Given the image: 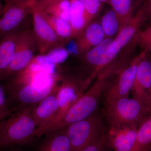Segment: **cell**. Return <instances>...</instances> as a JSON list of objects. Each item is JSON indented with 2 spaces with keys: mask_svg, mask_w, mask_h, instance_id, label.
I'll return each instance as SVG.
<instances>
[{
  "mask_svg": "<svg viewBox=\"0 0 151 151\" xmlns=\"http://www.w3.org/2000/svg\"><path fill=\"white\" fill-rule=\"evenodd\" d=\"M22 31L17 30L0 38V75L12 61L17 40Z\"/></svg>",
  "mask_w": 151,
  "mask_h": 151,
  "instance_id": "cell-17",
  "label": "cell"
},
{
  "mask_svg": "<svg viewBox=\"0 0 151 151\" xmlns=\"http://www.w3.org/2000/svg\"><path fill=\"white\" fill-rule=\"evenodd\" d=\"M100 24L106 38H111L119 32L120 26L119 20L113 9L105 13L102 17Z\"/></svg>",
  "mask_w": 151,
  "mask_h": 151,
  "instance_id": "cell-24",
  "label": "cell"
},
{
  "mask_svg": "<svg viewBox=\"0 0 151 151\" xmlns=\"http://www.w3.org/2000/svg\"><path fill=\"white\" fill-rule=\"evenodd\" d=\"M4 8V6L0 2V17H1V15L2 14Z\"/></svg>",
  "mask_w": 151,
  "mask_h": 151,
  "instance_id": "cell-32",
  "label": "cell"
},
{
  "mask_svg": "<svg viewBox=\"0 0 151 151\" xmlns=\"http://www.w3.org/2000/svg\"><path fill=\"white\" fill-rule=\"evenodd\" d=\"M0 151H19L16 150H14L12 148H7L5 149H3V150H0Z\"/></svg>",
  "mask_w": 151,
  "mask_h": 151,
  "instance_id": "cell-33",
  "label": "cell"
},
{
  "mask_svg": "<svg viewBox=\"0 0 151 151\" xmlns=\"http://www.w3.org/2000/svg\"><path fill=\"white\" fill-rule=\"evenodd\" d=\"M150 150L149 149L148 146V147H146L145 148V149H143V150H142L141 151H150Z\"/></svg>",
  "mask_w": 151,
  "mask_h": 151,
  "instance_id": "cell-35",
  "label": "cell"
},
{
  "mask_svg": "<svg viewBox=\"0 0 151 151\" xmlns=\"http://www.w3.org/2000/svg\"><path fill=\"white\" fill-rule=\"evenodd\" d=\"M84 8V19L87 25L100 13L102 4L99 0H79Z\"/></svg>",
  "mask_w": 151,
  "mask_h": 151,
  "instance_id": "cell-26",
  "label": "cell"
},
{
  "mask_svg": "<svg viewBox=\"0 0 151 151\" xmlns=\"http://www.w3.org/2000/svg\"><path fill=\"white\" fill-rule=\"evenodd\" d=\"M38 151H71V145L64 128L46 135Z\"/></svg>",
  "mask_w": 151,
  "mask_h": 151,
  "instance_id": "cell-18",
  "label": "cell"
},
{
  "mask_svg": "<svg viewBox=\"0 0 151 151\" xmlns=\"http://www.w3.org/2000/svg\"><path fill=\"white\" fill-rule=\"evenodd\" d=\"M70 140L71 151H79L105 131L102 118L93 114L64 128Z\"/></svg>",
  "mask_w": 151,
  "mask_h": 151,
  "instance_id": "cell-5",
  "label": "cell"
},
{
  "mask_svg": "<svg viewBox=\"0 0 151 151\" xmlns=\"http://www.w3.org/2000/svg\"><path fill=\"white\" fill-rule=\"evenodd\" d=\"M148 147L149 149H150V150H151V144H150V145H149Z\"/></svg>",
  "mask_w": 151,
  "mask_h": 151,
  "instance_id": "cell-37",
  "label": "cell"
},
{
  "mask_svg": "<svg viewBox=\"0 0 151 151\" xmlns=\"http://www.w3.org/2000/svg\"><path fill=\"white\" fill-rule=\"evenodd\" d=\"M151 86V62L146 56L139 63L131 91L134 98L149 108V94Z\"/></svg>",
  "mask_w": 151,
  "mask_h": 151,
  "instance_id": "cell-14",
  "label": "cell"
},
{
  "mask_svg": "<svg viewBox=\"0 0 151 151\" xmlns=\"http://www.w3.org/2000/svg\"><path fill=\"white\" fill-rule=\"evenodd\" d=\"M137 41L147 50L151 48V26L144 30H139L137 35Z\"/></svg>",
  "mask_w": 151,
  "mask_h": 151,
  "instance_id": "cell-29",
  "label": "cell"
},
{
  "mask_svg": "<svg viewBox=\"0 0 151 151\" xmlns=\"http://www.w3.org/2000/svg\"><path fill=\"white\" fill-rule=\"evenodd\" d=\"M149 108L151 109V86L149 94Z\"/></svg>",
  "mask_w": 151,
  "mask_h": 151,
  "instance_id": "cell-34",
  "label": "cell"
},
{
  "mask_svg": "<svg viewBox=\"0 0 151 151\" xmlns=\"http://www.w3.org/2000/svg\"><path fill=\"white\" fill-rule=\"evenodd\" d=\"M35 0H9L5 2L0 17V37L19 30L28 14H31ZM0 37V38H1Z\"/></svg>",
  "mask_w": 151,
  "mask_h": 151,
  "instance_id": "cell-7",
  "label": "cell"
},
{
  "mask_svg": "<svg viewBox=\"0 0 151 151\" xmlns=\"http://www.w3.org/2000/svg\"><path fill=\"white\" fill-rule=\"evenodd\" d=\"M101 2L107 3L109 4V0H99Z\"/></svg>",
  "mask_w": 151,
  "mask_h": 151,
  "instance_id": "cell-36",
  "label": "cell"
},
{
  "mask_svg": "<svg viewBox=\"0 0 151 151\" xmlns=\"http://www.w3.org/2000/svg\"><path fill=\"white\" fill-rule=\"evenodd\" d=\"M31 14L33 24V32L40 54H46L55 47L64 45L65 42L55 32L44 17L41 9L35 4Z\"/></svg>",
  "mask_w": 151,
  "mask_h": 151,
  "instance_id": "cell-8",
  "label": "cell"
},
{
  "mask_svg": "<svg viewBox=\"0 0 151 151\" xmlns=\"http://www.w3.org/2000/svg\"><path fill=\"white\" fill-rule=\"evenodd\" d=\"M151 144V115L137 130L134 144L131 151H141Z\"/></svg>",
  "mask_w": 151,
  "mask_h": 151,
  "instance_id": "cell-23",
  "label": "cell"
},
{
  "mask_svg": "<svg viewBox=\"0 0 151 151\" xmlns=\"http://www.w3.org/2000/svg\"><path fill=\"white\" fill-rule=\"evenodd\" d=\"M37 49L32 29L22 30L17 40L13 59L7 69L0 75V81L8 79L27 67L35 56Z\"/></svg>",
  "mask_w": 151,
  "mask_h": 151,
  "instance_id": "cell-6",
  "label": "cell"
},
{
  "mask_svg": "<svg viewBox=\"0 0 151 151\" xmlns=\"http://www.w3.org/2000/svg\"><path fill=\"white\" fill-rule=\"evenodd\" d=\"M8 1V0H5V1Z\"/></svg>",
  "mask_w": 151,
  "mask_h": 151,
  "instance_id": "cell-38",
  "label": "cell"
},
{
  "mask_svg": "<svg viewBox=\"0 0 151 151\" xmlns=\"http://www.w3.org/2000/svg\"><path fill=\"white\" fill-rule=\"evenodd\" d=\"M113 75L108 70L105 69L101 71L91 87L68 108L58 121L37 131L38 137L63 129L94 114L101 97L111 83V78Z\"/></svg>",
  "mask_w": 151,
  "mask_h": 151,
  "instance_id": "cell-1",
  "label": "cell"
},
{
  "mask_svg": "<svg viewBox=\"0 0 151 151\" xmlns=\"http://www.w3.org/2000/svg\"><path fill=\"white\" fill-rule=\"evenodd\" d=\"M70 4L69 23L71 29V39H76L86 28V24L83 6L79 0H69Z\"/></svg>",
  "mask_w": 151,
  "mask_h": 151,
  "instance_id": "cell-19",
  "label": "cell"
},
{
  "mask_svg": "<svg viewBox=\"0 0 151 151\" xmlns=\"http://www.w3.org/2000/svg\"><path fill=\"white\" fill-rule=\"evenodd\" d=\"M146 18L148 17L151 22V0H147V3L144 6Z\"/></svg>",
  "mask_w": 151,
  "mask_h": 151,
  "instance_id": "cell-31",
  "label": "cell"
},
{
  "mask_svg": "<svg viewBox=\"0 0 151 151\" xmlns=\"http://www.w3.org/2000/svg\"><path fill=\"white\" fill-rule=\"evenodd\" d=\"M14 111L11 107L4 87L0 81V122Z\"/></svg>",
  "mask_w": 151,
  "mask_h": 151,
  "instance_id": "cell-28",
  "label": "cell"
},
{
  "mask_svg": "<svg viewBox=\"0 0 151 151\" xmlns=\"http://www.w3.org/2000/svg\"><path fill=\"white\" fill-rule=\"evenodd\" d=\"M113 40L111 38H106L101 43L83 55L84 62L92 70L89 77L86 79L89 84L102 70L113 62L108 53Z\"/></svg>",
  "mask_w": 151,
  "mask_h": 151,
  "instance_id": "cell-12",
  "label": "cell"
},
{
  "mask_svg": "<svg viewBox=\"0 0 151 151\" xmlns=\"http://www.w3.org/2000/svg\"><path fill=\"white\" fill-rule=\"evenodd\" d=\"M149 50H150V51L151 52V48Z\"/></svg>",
  "mask_w": 151,
  "mask_h": 151,
  "instance_id": "cell-39",
  "label": "cell"
},
{
  "mask_svg": "<svg viewBox=\"0 0 151 151\" xmlns=\"http://www.w3.org/2000/svg\"><path fill=\"white\" fill-rule=\"evenodd\" d=\"M70 9L69 0H65L55 3L41 9L49 15L58 17L69 22Z\"/></svg>",
  "mask_w": 151,
  "mask_h": 151,
  "instance_id": "cell-25",
  "label": "cell"
},
{
  "mask_svg": "<svg viewBox=\"0 0 151 151\" xmlns=\"http://www.w3.org/2000/svg\"><path fill=\"white\" fill-rule=\"evenodd\" d=\"M42 12L47 21L61 40L66 42L71 39V29L69 22L58 17L49 15L43 10Z\"/></svg>",
  "mask_w": 151,
  "mask_h": 151,
  "instance_id": "cell-22",
  "label": "cell"
},
{
  "mask_svg": "<svg viewBox=\"0 0 151 151\" xmlns=\"http://www.w3.org/2000/svg\"><path fill=\"white\" fill-rule=\"evenodd\" d=\"M70 53L64 45L55 47L45 54L35 56L33 60L37 63L57 65L67 59Z\"/></svg>",
  "mask_w": 151,
  "mask_h": 151,
  "instance_id": "cell-21",
  "label": "cell"
},
{
  "mask_svg": "<svg viewBox=\"0 0 151 151\" xmlns=\"http://www.w3.org/2000/svg\"><path fill=\"white\" fill-rule=\"evenodd\" d=\"M103 114L109 128L137 124L147 107L139 100L129 97L105 102Z\"/></svg>",
  "mask_w": 151,
  "mask_h": 151,
  "instance_id": "cell-4",
  "label": "cell"
},
{
  "mask_svg": "<svg viewBox=\"0 0 151 151\" xmlns=\"http://www.w3.org/2000/svg\"><path fill=\"white\" fill-rule=\"evenodd\" d=\"M79 151H112L107 139V132L104 131Z\"/></svg>",
  "mask_w": 151,
  "mask_h": 151,
  "instance_id": "cell-27",
  "label": "cell"
},
{
  "mask_svg": "<svg viewBox=\"0 0 151 151\" xmlns=\"http://www.w3.org/2000/svg\"><path fill=\"white\" fill-rule=\"evenodd\" d=\"M145 56V52H142L119 71L117 78L110 83L104 92L105 102L128 97L134 82L138 65Z\"/></svg>",
  "mask_w": 151,
  "mask_h": 151,
  "instance_id": "cell-9",
  "label": "cell"
},
{
  "mask_svg": "<svg viewBox=\"0 0 151 151\" xmlns=\"http://www.w3.org/2000/svg\"><path fill=\"white\" fill-rule=\"evenodd\" d=\"M60 78L56 74L41 71L30 83L23 86L5 89L10 104H15L16 109L39 103L50 94L59 84Z\"/></svg>",
  "mask_w": 151,
  "mask_h": 151,
  "instance_id": "cell-3",
  "label": "cell"
},
{
  "mask_svg": "<svg viewBox=\"0 0 151 151\" xmlns=\"http://www.w3.org/2000/svg\"><path fill=\"white\" fill-rule=\"evenodd\" d=\"M33 105L18 108L0 122V150L26 145L34 139L37 125L32 115Z\"/></svg>",
  "mask_w": 151,
  "mask_h": 151,
  "instance_id": "cell-2",
  "label": "cell"
},
{
  "mask_svg": "<svg viewBox=\"0 0 151 151\" xmlns=\"http://www.w3.org/2000/svg\"><path fill=\"white\" fill-rule=\"evenodd\" d=\"M63 1L65 0H35V5L43 9L52 4Z\"/></svg>",
  "mask_w": 151,
  "mask_h": 151,
  "instance_id": "cell-30",
  "label": "cell"
},
{
  "mask_svg": "<svg viewBox=\"0 0 151 151\" xmlns=\"http://www.w3.org/2000/svg\"><path fill=\"white\" fill-rule=\"evenodd\" d=\"M137 129V124L109 128L107 139L112 151H131L134 144Z\"/></svg>",
  "mask_w": 151,
  "mask_h": 151,
  "instance_id": "cell-13",
  "label": "cell"
},
{
  "mask_svg": "<svg viewBox=\"0 0 151 151\" xmlns=\"http://www.w3.org/2000/svg\"><path fill=\"white\" fill-rule=\"evenodd\" d=\"M85 79L80 81L74 79L61 78L57 87L58 98L59 102V111L55 119L51 123L43 127L37 128L41 129L50 126L59 120L73 103L81 97L89 86Z\"/></svg>",
  "mask_w": 151,
  "mask_h": 151,
  "instance_id": "cell-10",
  "label": "cell"
},
{
  "mask_svg": "<svg viewBox=\"0 0 151 151\" xmlns=\"http://www.w3.org/2000/svg\"><path fill=\"white\" fill-rule=\"evenodd\" d=\"M57 87L39 103L33 105L32 115L37 128L51 123L58 113L59 106Z\"/></svg>",
  "mask_w": 151,
  "mask_h": 151,
  "instance_id": "cell-15",
  "label": "cell"
},
{
  "mask_svg": "<svg viewBox=\"0 0 151 151\" xmlns=\"http://www.w3.org/2000/svg\"><path fill=\"white\" fill-rule=\"evenodd\" d=\"M105 38L99 22L92 21L76 38L75 49L78 54L83 55L101 43Z\"/></svg>",
  "mask_w": 151,
  "mask_h": 151,
  "instance_id": "cell-16",
  "label": "cell"
},
{
  "mask_svg": "<svg viewBox=\"0 0 151 151\" xmlns=\"http://www.w3.org/2000/svg\"><path fill=\"white\" fill-rule=\"evenodd\" d=\"M134 0H109V4L119 20V30L129 22L134 16Z\"/></svg>",
  "mask_w": 151,
  "mask_h": 151,
  "instance_id": "cell-20",
  "label": "cell"
},
{
  "mask_svg": "<svg viewBox=\"0 0 151 151\" xmlns=\"http://www.w3.org/2000/svg\"><path fill=\"white\" fill-rule=\"evenodd\" d=\"M146 18L145 12L142 6L129 22L119 31L108 50L109 55L112 59H116L122 49L133 40L139 31L140 28Z\"/></svg>",
  "mask_w": 151,
  "mask_h": 151,
  "instance_id": "cell-11",
  "label": "cell"
}]
</instances>
